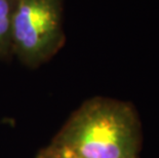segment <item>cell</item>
I'll return each instance as SVG.
<instances>
[{"label": "cell", "mask_w": 159, "mask_h": 158, "mask_svg": "<svg viewBox=\"0 0 159 158\" xmlns=\"http://www.w3.org/2000/svg\"><path fill=\"white\" fill-rule=\"evenodd\" d=\"M36 158H70L60 151H57L55 148H52L50 145L43 148L38 152Z\"/></svg>", "instance_id": "4"}, {"label": "cell", "mask_w": 159, "mask_h": 158, "mask_svg": "<svg viewBox=\"0 0 159 158\" xmlns=\"http://www.w3.org/2000/svg\"><path fill=\"white\" fill-rule=\"evenodd\" d=\"M18 0H0V61H9L12 56L11 22Z\"/></svg>", "instance_id": "3"}, {"label": "cell", "mask_w": 159, "mask_h": 158, "mask_svg": "<svg viewBox=\"0 0 159 158\" xmlns=\"http://www.w3.org/2000/svg\"><path fill=\"white\" fill-rule=\"evenodd\" d=\"M65 0H18L11 22L12 56L28 69L48 63L66 44Z\"/></svg>", "instance_id": "2"}, {"label": "cell", "mask_w": 159, "mask_h": 158, "mask_svg": "<svg viewBox=\"0 0 159 158\" xmlns=\"http://www.w3.org/2000/svg\"><path fill=\"white\" fill-rule=\"evenodd\" d=\"M49 145L70 158H139L141 121L133 104L93 97L74 111Z\"/></svg>", "instance_id": "1"}]
</instances>
